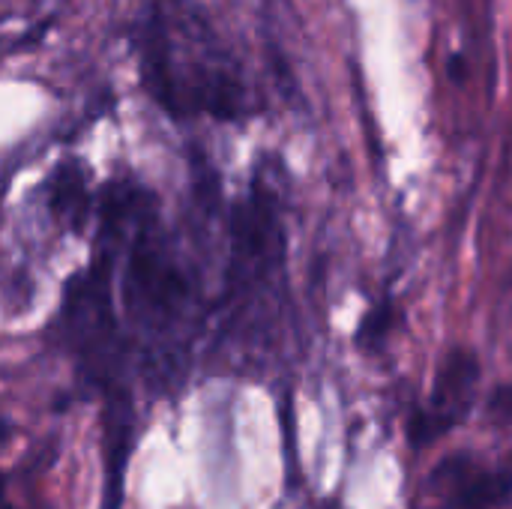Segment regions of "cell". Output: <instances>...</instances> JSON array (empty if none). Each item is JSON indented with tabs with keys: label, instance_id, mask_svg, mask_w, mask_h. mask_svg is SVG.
I'll list each match as a JSON object with an SVG mask.
<instances>
[{
	"label": "cell",
	"instance_id": "obj_8",
	"mask_svg": "<svg viewBox=\"0 0 512 509\" xmlns=\"http://www.w3.org/2000/svg\"><path fill=\"white\" fill-rule=\"evenodd\" d=\"M489 417H492L495 423H504V426H510L512 423V384H501V387L492 393V399H489Z\"/></svg>",
	"mask_w": 512,
	"mask_h": 509
},
{
	"label": "cell",
	"instance_id": "obj_4",
	"mask_svg": "<svg viewBox=\"0 0 512 509\" xmlns=\"http://www.w3.org/2000/svg\"><path fill=\"white\" fill-rule=\"evenodd\" d=\"M429 486L450 509H501L512 498V465H486L471 453H456L429 474Z\"/></svg>",
	"mask_w": 512,
	"mask_h": 509
},
{
	"label": "cell",
	"instance_id": "obj_9",
	"mask_svg": "<svg viewBox=\"0 0 512 509\" xmlns=\"http://www.w3.org/2000/svg\"><path fill=\"white\" fill-rule=\"evenodd\" d=\"M6 509H15V507H6Z\"/></svg>",
	"mask_w": 512,
	"mask_h": 509
},
{
	"label": "cell",
	"instance_id": "obj_2",
	"mask_svg": "<svg viewBox=\"0 0 512 509\" xmlns=\"http://www.w3.org/2000/svg\"><path fill=\"white\" fill-rule=\"evenodd\" d=\"M69 324V345L84 357V363L105 375V363L117 354V318L111 306V261L99 255L84 276L69 282V297L63 306Z\"/></svg>",
	"mask_w": 512,
	"mask_h": 509
},
{
	"label": "cell",
	"instance_id": "obj_1",
	"mask_svg": "<svg viewBox=\"0 0 512 509\" xmlns=\"http://www.w3.org/2000/svg\"><path fill=\"white\" fill-rule=\"evenodd\" d=\"M150 231H153L150 216H141L138 240L132 246L129 270H126V303L132 321L147 336H165L174 333L189 318L186 309L192 303V294L183 273L153 243Z\"/></svg>",
	"mask_w": 512,
	"mask_h": 509
},
{
	"label": "cell",
	"instance_id": "obj_7",
	"mask_svg": "<svg viewBox=\"0 0 512 509\" xmlns=\"http://www.w3.org/2000/svg\"><path fill=\"white\" fill-rule=\"evenodd\" d=\"M393 327H396V306H393V300H381L378 306H372L363 315V321L357 327V348L369 351V354L381 351L387 345Z\"/></svg>",
	"mask_w": 512,
	"mask_h": 509
},
{
	"label": "cell",
	"instance_id": "obj_5",
	"mask_svg": "<svg viewBox=\"0 0 512 509\" xmlns=\"http://www.w3.org/2000/svg\"><path fill=\"white\" fill-rule=\"evenodd\" d=\"M135 444V411L126 390H114L105 405V486H102V509H120L123 504V480L129 453Z\"/></svg>",
	"mask_w": 512,
	"mask_h": 509
},
{
	"label": "cell",
	"instance_id": "obj_3",
	"mask_svg": "<svg viewBox=\"0 0 512 509\" xmlns=\"http://www.w3.org/2000/svg\"><path fill=\"white\" fill-rule=\"evenodd\" d=\"M480 375H483L480 360L468 348H453L441 360L426 405L417 408L408 423V444L414 450H423L441 441L450 429L465 423V417L471 414L477 402Z\"/></svg>",
	"mask_w": 512,
	"mask_h": 509
},
{
	"label": "cell",
	"instance_id": "obj_6",
	"mask_svg": "<svg viewBox=\"0 0 512 509\" xmlns=\"http://www.w3.org/2000/svg\"><path fill=\"white\" fill-rule=\"evenodd\" d=\"M48 204L63 222H69L75 231H81V225L90 213L87 174H84L81 162L66 159L54 168V174L48 180Z\"/></svg>",
	"mask_w": 512,
	"mask_h": 509
}]
</instances>
